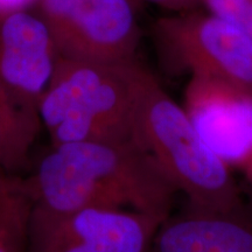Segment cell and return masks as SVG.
<instances>
[{
    "label": "cell",
    "instance_id": "2",
    "mask_svg": "<svg viewBox=\"0 0 252 252\" xmlns=\"http://www.w3.org/2000/svg\"><path fill=\"white\" fill-rule=\"evenodd\" d=\"M134 141L186 195L189 208L228 212L244 203L230 167L208 149L184 106L140 63L135 87Z\"/></svg>",
    "mask_w": 252,
    "mask_h": 252
},
{
    "label": "cell",
    "instance_id": "11",
    "mask_svg": "<svg viewBox=\"0 0 252 252\" xmlns=\"http://www.w3.org/2000/svg\"><path fill=\"white\" fill-rule=\"evenodd\" d=\"M33 201L24 179L0 169V252H25Z\"/></svg>",
    "mask_w": 252,
    "mask_h": 252
},
{
    "label": "cell",
    "instance_id": "6",
    "mask_svg": "<svg viewBox=\"0 0 252 252\" xmlns=\"http://www.w3.org/2000/svg\"><path fill=\"white\" fill-rule=\"evenodd\" d=\"M162 222L134 210L53 213L33 206L25 252H151Z\"/></svg>",
    "mask_w": 252,
    "mask_h": 252
},
{
    "label": "cell",
    "instance_id": "9",
    "mask_svg": "<svg viewBox=\"0 0 252 252\" xmlns=\"http://www.w3.org/2000/svg\"><path fill=\"white\" fill-rule=\"evenodd\" d=\"M151 252H252V207L244 202L228 212L188 207L163 220Z\"/></svg>",
    "mask_w": 252,
    "mask_h": 252
},
{
    "label": "cell",
    "instance_id": "16",
    "mask_svg": "<svg viewBox=\"0 0 252 252\" xmlns=\"http://www.w3.org/2000/svg\"><path fill=\"white\" fill-rule=\"evenodd\" d=\"M131 1L133 2V4H134V5L137 6V7H138V5H139V2L141 1V0H131Z\"/></svg>",
    "mask_w": 252,
    "mask_h": 252
},
{
    "label": "cell",
    "instance_id": "8",
    "mask_svg": "<svg viewBox=\"0 0 252 252\" xmlns=\"http://www.w3.org/2000/svg\"><path fill=\"white\" fill-rule=\"evenodd\" d=\"M59 59L48 26L37 12L0 14V82L25 108L39 113Z\"/></svg>",
    "mask_w": 252,
    "mask_h": 252
},
{
    "label": "cell",
    "instance_id": "15",
    "mask_svg": "<svg viewBox=\"0 0 252 252\" xmlns=\"http://www.w3.org/2000/svg\"><path fill=\"white\" fill-rule=\"evenodd\" d=\"M241 171H242V173H243L244 178L247 179V181L249 182V184L252 185V159L244 167H242Z\"/></svg>",
    "mask_w": 252,
    "mask_h": 252
},
{
    "label": "cell",
    "instance_id": "4",
    "mask_svg": "<svg viewBox=\"0 0 252 252\" xmlns=\"http://www.w3.org/2000/svg\"><path fill=\"white\" fill-rule=\"evenodd\" d=\"M152 35L167 71L252 91V39L228 21L193 9L159 18Z\"/></svg>",
    "mask_w": 252,
    "mask_h": 252
},
{
    "label": "cell",
    "instance_id": "5",
    "mask_svg": "<svg viewBox=\"0 0 252 252\" xmlns=\"http://www.w3.org/2000/svg\"><path fill=\"white\" fill-rule=\"evenodd\" d=\"M35 8L61 58L98 63L137 60L140 30L131 0H39Z\"/></svg>",
    "mask_w": 252,
    "mask_h": 252
},
{
    "label": "cell",
    "instance_id": "7",
    "mask_svg": "<svg viewBox=\"0 0 252 252\" xmlns=\"http://www.w3.org/2000/svg\"><path fill=\"white\" fill-rule=\"evenodd\" d=\"M184 109L206 146L228 167L252 159V91L203 77H190Z\"/></svg>",
    "mask_w": 252,
    "mask_h": 252
},
{
    "label": "cell",
    "instance_id": "14",
    "mask_svg": "<svg viewBox=\"0 0 252 252\" xmlns=\"http://www.w3.org/2000/svg\"><path fill=\"white\" fill-rule=\"evenodd\" d=\"M39 0H0V14L36 7Z\"/></svg>",
    "mask_w": 252,
    "mask_h": 252
},
{
    "label": "cell",
    "instance_id": "1",
    "mask_svg": "<svg viewBox=\"0 0 252 252\" xmlns=\"http://www.w3.org/2000/svg\"><path fill=\"white\" fill-rule=\"evenodd\" d=\"M24 184L33 206L47 212L131 208L161 220L178 191L134 140L52 145Z\"/></svg>",
    "mask_w": 252,
    "mask_h": 252
},
{
    "label": "cell",
    "instance_id": "10",
    "mask_svg": "<svg viewBox=\"0 0 252 252\" xmlns=\"http://www.w3.org/2000/svg\"><path fill=\"white\" fill-rule=\"evenodd\" d=\"M40 127L39 113L25 108L0 82V169L14 174L27 165Z\"/></svg>",
    "mask_w": 252,
    "mask_h": 252
},
{
    "label": "cell",
    "instance_id": "12",
    "mask_svg": "<svg viewBox=\"0 0 252 252\" xmlns=\"http://www.w3.org/2000/svg\"><path fill=\"white\" fill-rule=\"evenodd\" d=\"M200 6L252 39V0H200Z\"/></svg>",
    "mask_w": 252,
    "mask_h": 252
},
{
    "label": "cell",
    "instance_id": "3",
    "mask_svg": "<svg viewBox=\"0 0 252 252\" xmlns=\"http://www.w3.org/2000/svg\"><path fill=\"white\" fill-rule=\"evenodd\" d=\"M139 61L98 63L60 56L37 111L53 146L134 140Z\"/></svg>",
    "mask_w": 252,
    "mask_h": 252
},
{
    "label": "cell",
    "instance_id": "13",
    "mask_svg": "<svg viewBox=\"0 0 252 252\" xmlns=\"http://www.w3.org/2000/svg\"><path fill=\"white\" fill-rule=\"evenodd\" d=\"M160 7L169 9L175 13L193 11L200 7V0H147Z\"/></svg>",
    "mask_w": 252,
    "mask_h": 252
}]
</instances>
